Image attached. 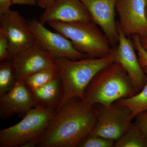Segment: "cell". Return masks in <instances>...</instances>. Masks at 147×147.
<instances>
[{"label": "cell", "mask_w": 147, "mask_h": 147, "mask_svg": "<svg viewBox=\"0 0 147 147\" xmlns=\"http://www.w3.org/2000/svg\"><path fill=\"white\" fill-rule=\"evenodd\" d=\"M10 58L8 38L0 29V62L10 60Z\"/></svg>", "instance_id": "cell-22"}, {"label": "cell", "mask_w": 147, "mask_h": 147, "mask_svg": "<svg viewBox=\"0 0 147 147\" xmlns=\"http://www.w3.org/2000/svg\"><path fill=\"white\" fill-rule=\"evenodd\" d=\"M145 4H146V11L147 13V0H144Z\"/></svg>", "instance_id": "cell-28"}, {"label": "cell", "mask_w": 147, "mask_h": 147, "mask_svg": "<svg viewBox=\"0 0 147 147\" xmlns=\"http://www.w3.org/2000/svg\"><path fill=\"white\" fill-rule=\"evenodd\" d=\"M36 106L31 91L23 81H16L11 90L0 96V118L7 119L16 115L24 117Z\"/></svg>", "instance_id": "cell-13"}, {"label": "cell", "mask_w": 147, "mask_h": 147, "mask_svg": "<svg viewBox=\"0 0 147 147\" xmlns=\"http://www.w3.org/2000/svg\"><path fill=\"white\" fill-rule=\"evenodd\" d=\"M89 13L92 21L100 27L111 47L118 44V22L115 18L117 0H80Z\"/></svg>", "instance_id": "cell-12"}, {"label": "cell", "mask_w": 147, "mask_h": 147, "mask_svg": "<svg viewBox=\"0 0 147 147\" xmlns=\"http://www.w3.org/2000/svg\"><path fill=\"white\" fill-rule=\"evenodd\" d=\"M12 5V0H0V15L8 11Z\"/></svg>", "instance_id": "cell-24"}, {"label": "cell", "mask_w": 147, "mask_h": 147, "mask_svg": "<svg viewBox=\"0 0 147 147\" xmlns=\"http://www.w3.org/2000/svg\"><path fill=\"white\" fill-rule=\"evenodd\" d=\"M16 81H23L32 74L55 65L53 56L36 42L11 57Z\"/></svg>", "instance_id": "cell-9"}, {"label": "cell", "mask_w": 147, "mask_h": 147, "mask_svg": "<svg viewBox=\"0 0 147 147\" xmlns=\"http://www.w3.org/2000/svg\"><path fill=\"white\" fill-rule=\"evenodd\" d=\"M131 39L135 50L137 51V56L140 65L142 67L147 66V52L143 48L140 41V36L137 34L131 36Z\"/></svg>", "instance_id": "cell-21"}, {"label": "cell", "mask_w": 147, "mask_h": 147, "mask_svg": "<svg viewBox=\"0 0 147 147\" xmlns=\"http://www.w3.org/2000/svg\"><path fill=\"white\" fill-rule=\"evenodd\" d=\"M91 135L116 141L127 130L133 119L131 112L117 103L101 106Z\"/></svg>", "instance_id": "cell-6"}, {"label": "cell", "mask_w": 147, "mask_h": 147, "mask_svg": "<svg viewBox=\"0 0 147 147\" xmlns=\"http://www.w3.org/2000/svg\"><path fill=\"white\" fill-rule=\"evenodd\" d=\"M115 141L96 135H89L80 142L79 147H113Z\"/></svg>", "instance_id": "cell-20"}, {"label": "cell", "mask_w": 147, "mask_h": 147, "mask_svg": "<svg viewBox=\"0 0 147 147\" xmlns=\"http://www.w3.org/2000/svg\"><path fill=\"white\" fill-rule=\"evenodd\" d=\"M44 24L50 21H92L89 13L80 0H55L40 16Z\"/></svg>", "instance_id": "cell-14"}, {"label": "cell", "mask_w": 147, "mask_h": 147, "mask_svg": "<svg viewBox=\"0 0 147 147\" xmlns=\"http://www.w3.org/2000/svg\"><path fill=\"white\" fill-rule=\"evenodd\" d=\"M136 94L126 71L119 63L114 62L93 78L84 92V100L90 105L108 107Z\"/></svg>", "instance_id": "cell-3"}, {"label": "cell", "mask_w": 147, "mask_h": 147, "mask_svg": "<svg viewBox=\"0 0 147 147\" xmlns=\"http://www.w3.org/2000/svg\"><path fill=\"white\" fill-rule=\"evenodd\" d=\"M134 123L140 129L147 139V109L137 114Z\"/></svg>", "instance_id": "cell-23"}, {"label": "cell", "mask_w": 147, "mask_h": 147, "mask_svg": "<svg viewBox=\"0 0 147 147\" xmlns=\"http://www.w3.org/2000/svg\"><path fill=\"white\" fill-rule=\"evenodd\" d=\"M53 59L63 87V96L56 112L69 99L78 97L84 100V92L93 78L100 70L115 62L110 53L101 58L76 60L55 56Z\"/></svg>", "instance_id": "cell-2"}, {"label": "cell", "mask_w": 147, "mask_h": 147, "mask_svg": "<svg viewBox=\"0 0 147 147\" xmlns=\"http://www.w3.org/2000/svg\"><path fill=\"white\" fill-rule=\"evenodd\" d=\"M28 24L35 42L52 56L74 60L89 58L76 50L69 39L59 33L48 30L39 20L32 18Z\"/></svg>", "instance_id": "cell-7"}, {"label": "cell", "mask_w": 147, "mask_h": 147, "mask_svg": "<svg viewBox=\"0 0 147 147\" xmlns=\"http://www.w3.org/2000/svg\"><path fill=\"white\" fill-rule=\"evenodd\" d=\"M47 24L69 39L76 50L86 54L89 58L102 57L111 52L108 38L93 21H50Z\"/></svg>", "instance_id": "cell-4"}, {"label": "cell", "mask_w": 147, "mask_h": 147, "mask_svg": "<svg viewBox=\"0 0 147 147\" xmlns=\"http://www.w3.org/2000/svg\"><path fill=\"white\" fill-rule=\"evenodd\" d=\"M13 66L10 60L0 63V96L6 93L16 83Z\"/></svg>", "instance_id": "cell-19"}, {"label": "cell", "mask_w": 147, "mask_h": 147, "mask_svg": "<svg viewBox=\"0 0 147 147\" xmlns=\"http://www.w3.org/2000/svg\"><path fill=\"white\" fill-rule=\"evenodd\" d=\"M0 29L8 38L11 57L35 42L28 22L17 11L10 9L0 15Z\"/></svg>", "instance_id": "cell-11"}, {"label": "cell", "mask_w": 147, "mask_h": 147, "mask_svg": "<svg viewBox=\"0 0 147 147\" xmlns=\"http://www.w3.org/2000/svg\"><path fill=\"white\" fill-rule=\"evenodd\" d=\"M118 24L125 35H147V16L144 0H117Z\"/></svg>", "instance_id": "cell-10"}, {"label": "cell", "mask_w": 147, "mask_h": 147, "mask_svg": "<svg viewBox=\"0 0 147 147\" xmlns=\"http://www.w3.org/2000/svg\"><path fill=\"white\" fill-rule=\"evenodd\" d=\"M98 114L94 105L78 97L65 102L49 121L36 147H76L94 126Z\"/></svg>", "instance_id": "cell-1"}, {"label": "cell", "mask_w": 147, "mask_h": 147, "mask_svg": "<svg viewBox=\"0 0 147 147\" xmlns=\"http://www.w3.org/2000/svg\"><path fill=\"white\" fill-rule=\"evenodd\" d=\"M147 76V66L143 67ZM116 103L125 107L130 112L133 119L139 113L147 109V81L142 90L134 96L121 98Z\"/></svg>", "instance_id": "cell-16"}, {"label": "cell", "mask_w": 147, "mask_h": 147, "mask_svg": "<svg viewBox=\"0 0 147 147\" xmlns=\"http://www.w3.org/2000/svg\"><path fill=\"white\" fill-rule=\"evenodd\" d=\"M55 0H37V3L40 7L46 9L53 3Z\"/></svg>", "instance_id": "cell-26"}, {"label": "cell", "mask_w": 147, "mask_h": 147, "mask_svg": "<svg viewBox=\"0 0 147 147\" xmlns=\"http://www.w3.org/2000/svg\"><path fill=\"white\" fill-rule=\"evenodd\" d=\"M118 29L119 43L111 47L110 53L115 62L119 63L126 71L137 94L146 83L147 76L139 63L132 39L123 34L118 24Z\"/></svg>", "instance_id": "cell-8"}, {"label": "cell", "mask_w": 147, "mask_h": 147, "mask_svg": "<svg viewBox=\"0 0 147 147\" xmlns=\"http://www.w3.org/2000/svg\"><path fill=\"white\" fill-rule=\"evenodd\" d=\"M32 93L36 106L56 111L63 96V87L61 77L58 75Z\"/></svg>", "instance_id": "cell-15"}, {"label": "cell", "mask_w": 147, "mask_h": 147, "mask_svg": "<svg viewBox=\"0 0 147 147\" xmlns=\"http://www.w3.org/2000/svg\"><path fill=\"white\" fill-rule=\"evenodd\" d=\"M13 4L21 5H34L36 4V0H12Z\"/></svg>", "instance_id": "cell-25"}, {"label": "cell", "mask_w": 147, "mask_h": 147, "mask_svg": "<svg viewBox=\"0 0 147 147\" xmlns=\"http://www.w3.org/2000/svg\"><path fill=\"white\" fill-rule=\"evenodd\" d=\"M56 111L36 106L13 126L0 131V147H22L31 140L38 142Z\"/></svg>", "instance_id": "cell-5"}, {"label": "cell", "mask_w": 147, "mask_h": 147, "mask_svg": "<svg viewBox=\"0 0 147 147\" xmlns=\"http://www.w3.org/2000/svg\"><path fill=\"white\" fill-rule=\"evenodd\" d=\"M147 16V13H146ZM140 41L141 45L147 52V35L144 36L140 37Z\"/></svg>", "instance_id": "cell-27"}, {"label": "cell", "mask_w": 147, "mask_h": 147, "mask_svg": "<svg viewBox=\"0 0 147 147\" xmlns=\"http://www.w3.org/2000/svg\"><path fill=\"white\" fill-rule=\"evenodd\" d=\"M115 147H147V139L135 123L115 142Z\"/></svg>", "instance_id": "cell-17"}, {"label": "cell", "mask_w": 147, "mask_h": 147, "mask_svg": "<svg viewBox=\"0 0 147 147\" xmlns=\"http://www.w3.org/2000/svg\"><path fill=\"white\" fill-rule=\"evenodd\" d=\"M58 75L57 69L55 64L32 74L23 82L32 92L49 83Z\"/></svg>", "instance_id": "cell-18"}]
</instances>
